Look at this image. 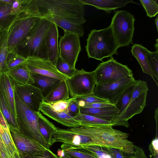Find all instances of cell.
<instances>
[{"instance_id": "32", "label": "cell", "mask_w": 158, "mask_h": 158, "mask_svg": "<svg viewBox=\"0 0 158 158\" xmlns=\"http://www.w3.org/2000/svg\"><path fill=\"white\" fill-rule=\"evenodd\" d=\"M135 83L136 80L129 85L114 104L119 111V115L123 111L128 104L135 88Z\"/></svg>"}, {"instance_id": "2", "label": "cell", "mask_w": 158, "mask_h": 158, "mask_svg": "<svg viewBox=\"0 0 158 158\" xmlns=\"http://www.w3.org/2000/svg\"><path fill=\"white\" fill-rule=\"evenodd\" d=\"M41 19L35 0H26L8 28V52L15 50Z\"/></svg>"}, {"instance_id": "34", "label": "cell", "mask_w": 158, "mask_h": 158, "mask_svg": "<svg viewBox=\"0 0 158 158\" xmlns=\"http://www.w3.org/2000/svg\"><path fill=\"white\" fill-rule=\"evenodd\" d=\"M55 65L60 72L68 77H71L77 70L70 66L60 55L56 59Z\"/></svg>"}, {"instance_id": "44", "label": "cell", "mask_w": 158, "mask_h": 158, "mask_svg": "<svg viewBox=\"0 0 158 158\" xmlns=\"http://www.w3.org/2000/svg\"><path fill=\"white\" fill-rule=\"evenodd\" d=\"M114 105L109 102H98L89 104H86L83 105L82 107L93 108H101L112 106Z\"/></svg>"}, {"instance_id": "35", "label": "cell", "mask_w": 158, "mask_h": 158, "mask_svg": "<svg viewBox=\"0 0 158 158\" xmlns=\"http://www.w3.org/2000/svg\"><path fill=\"white\" fill-rule=\"evenodd\" d=\"M150 69L155 78L158 81V50L149 51L146 55Z\"/></svg>"}, {"instance_id": "8", "label": "cell", "mask_w": 158, "mask_h": 158, "mask_svg": "<svg viewBox=\"0 0 158 158\" xmlns=\"http://www.w3.org/2000/svg\"><path fill=\"white\" fill-rule=\"evenodd\" d=\"M135 20L134 15L127 11H115L110 26L118 48L132 43Z\"/></svg>"}, {"instance_id": "22", "label": "cell", "mask_w": 158, "mask_h": 158, "mask_svg": "<svg viewBox=\"0 0 158 158\" xmlns=\"http://www.w3.org/2000/svg\"><path fill=\"white\" fill-rule=\"evenodd\" d=\"M0 85L9 106L16 118L15 96V84L6 73H3L0 74Z\"/></svg>"}, {"instance_id": "13", "label": "cell", "mask_w": 158, "mask_h": 158, "mask_svg": "<svg viewBox=\"0 0 158 158\" xmlns=\"http://www.w3.org/2000/svg\"><path fill=\"white\" fill-rule=\"evenodd\" d=\"M9 130L19 154L35 156L45 155L47 149L39 143L22 134L16 129L9 127Z\"/></svg>"}, {"instance_id": "24", "label": "cell", "mask_w": 158, "mask_h": 158, "mask_svg": "<svg viewBox=\"0 0 158 158\" xmlns=\"http://www.w3.org/2000/svg\"><path fill=\"white\" fill-rule=\"evenodd\" d=\"M31 74L35 81L32 85L40 89L44 98L61 81L37 73Z\"/></svg>"}, {"instance_id": "11", "label": "cell", "mask_w": 158, "mask_h": 158, "mask_svg": "<svg viewBox=\"0 0 158 158\" xmlns=\"http://www.w3.org/2000/svg\"><path fill=\"white\" fill-rule=\"evenodd\" d=\"M135 80L133 76H131L113 83L97 84L92 94L114 105L128 86Z\"/></svg>"}, {"instance_id": "36", "label": "cell", "mask_w": 158, "mask_h": 158, "mask_svg": "<svg viewBox=\"0 0 158 158\" xmlns=\"http://www.w3.org/2000/svg\"><path fill=\"white\" fill-rule=\"evenodd\" d=\"M144 8L147 15L150 18L155 17L158 13V5L157 0H140Z\"/></svg>"}, {"instance_id": "17", "label": "cell", "mask_w": 158, "mask_h": 158, "mask_svg": "<svg viewBox=\"0 0 158 158\" xmlns=\"http://www.w3.org/2000/svg\"><path fill=\"white\" fill-rule=\"evenodd\" d=\"M58 37V26L52 23L47 34L46 43L48 60L55 65L57 58L60 55Z\"/></svg>"}, {"instance_id": "50", "label": "cell", "mask_w": 158, "mask_h": 158, "mask_svg": "<svg viewBox=\"0 0 158 158\" xmlns=\"http://www.w3.org/2000/svg\"><path fill=\"white\" fill-rule=\"evenodd\" d=\"M59 158H77L75 157H74L71 156H66L64 157H59Z\"/></svg>"}, {"instance_id": "37", "label": "cell", "mask_w": 158, "mask_h": 158, "mask_svg": "<svg viewBox=\"0 0 158 158\" xmlns=\"http://www.w3.org/2000/svg\"><path fill=\"white\" fill-rule=\"evenodd\" d=\"M73 98L77 102L80 107H82L86 104L108 102L105 100L94 95L92 94L77 96Z\"/></svg>"}, {"instance_id": "33", "label": "cell", "mask_w": 158, "mask_h": 158, "mask_svg": "<svg viewBox=\"0 0 158 158\" xmlns=\"http://www.w3.org/2000/svg\"><path fill=\"white\" fill-rule=\"evenodd\" d=\"M27 58L17 53L15 50L8 52L6 60L5 73L9 70L25 63Z\"/></svg>"}, {"instance_id": "18", "label": "cell", "mask_w": 158, "mask_h": 158, "mask_svg": "<svg viewBox=\"0 0 158 158\" xmlns=\"http://www.w3.org/2000/svg\"><path fill=\"white\" fill-rule=\"evenodd\" d=\"M119 110L114 105L101 108L80 107L81 114L93 116L111 123L119 115Z\"/></svg>"}, {"instance_id": "47", "label": "cell", "mask_w": 158, "mask_h": 158, "mask_svg": "<svg viewBox=\"0 0 158 158\" xmlns=\"http://www.w3.org/2000/svg\"><path fill=\"white\" fill-rule=\"evenodd\" d=\"M57 155L60 157H63L66 156L64 151L60 149H59L58 150Z\"/></svg>"}, {"instance_id": "23", "label": "cell", "mask_w": 158, "mask_h": 158, "mask_svg": "<svg viewBox=\"0 0 158 158\" xmlns=\"http://www.w3.org/2000/svg\"><path fill=\"white\" fill-rule=\"evenodd\" d=\"M149 51L142 45L137 44H134L132 46L131 50L132 56L137 60L143 73L151 76L158 86V82L155 78L148 65L146 55Z\"/></svg>"}, {"instance_id": "40", "label": "cell", "mask_w": 158, "mask_h": 158, "mask_svg": "<svg viewBox=\"0 0 158 158\" xmlns=\"http://www.w3.org/2000/svg\"><path fill=\"white\" fill-rule=\"evenodd\" d=\"M133 152L131 154L125 155V158H148L143 149L134 144Z\"/></svg>"}, {"instance_id": "28", "label": "cell", "mask_w": 158, "mask_h": 158, "mask_svg": "<svg viewBox=\"0 0 158 158\" xmlns=\"http://www.w3.org/2000/svg\"><path fill=\"white\" fill-rule=\"evenodd\" d=\"M12 3H7L3 0H0V24L2 29L8 28L18 12L15 11L12 8Z\"/></svg>"}, {"instance_id": "15", "label": "cell", "mask_w": 158, "mask_h": 158, "mask_svg": "<svg viewBox=\"0 0 158 158\" xmlns=\"http://www.w3.org/2000/svg\"><path fill=\"white\" fill-rule=\"evenodd\" d=\"M26 63L31 73L52 77L60 81H65L69 78L60 72L55 65L48 60L30 56L27 58Z\"/></svg>"}, {"instance_id": "25", "label": "cell", "mask_w": 158, "mask_h": 158, "mask_svg": "<svg viewBox=\"0 0 158 158\" xmlns=\"http://www.w3.org/2000/svg\"><path fill=\"white\" fill-rule=\"evenodd\" d=\"M69 98V94L66 82L65 80L60 82L44 98V102L51 104L64 101Z\"/></svg>"}, {"instance_id": "46", "label": "cell", "mask_w": 158, "mask_h": 158, "mask_svg": "<svg viewBox=\"0 0 158 158\" xmlns=\"http://www.w3.org/2000/svg\"><path fill=\"white\" fill-rule=\"evenodd\" d=\"M0 125L4 127H9L0 109Z\"/></svg>"}, {"instance_id": "9", "label": "cell", "mask_w": 158, "mask_h": 158, "mask_svg": "<svg viewBox=\"0 0 158 158\" xmlns=\"http://www.w3.org/2000/svg\"><path fill=\"white\" fill-rule=\"evenodd\" d=\"M93 72L96 85L113 83L133 75L127 65L119 63L112 56L99 64Z\"/></svg>"}, {"instance_id": "48", "label": "cell", "mask_w": 158, "mask_h": 158, "mask_svg": "<svg viewBox=\"0 0 158 158\" xmlns=\"http://www.w3.org/2000/svg\"><path fill=\"white\" fill-rule=\"evenodd\" d=\"M155 23L157 32L158 31V16H157L155 19Z\"/></svg>"}, {"instance_id": "4", "label": "cell", "mask_w": 158, "mask_h": 158, "mask_svg": "<svg viewBox=\"0 0 158 158\" xmlns=\"http://www.w3.org/2000/svg\"><path fill=\"white\" fill-rule=\"evenodd\" d=\"M86 41L85 47L89 58L102 61L105 58L118 54L119 48L110 25L103 29L91 30Z\"/></svg>"}, {"instance_id": "7", "label": "cell", "mask_w": 158, "mask_h": 158, "mask_svg": "<svg viewBox=\"0 0 158 158\" xmlns=\"http://www.w3.org/2000/svg\"><path fill=\"white\" fill-rule=\"evenodd\" d=\"M148 88L147 81L139 80L136 83L131 98L127 106L112 123L113 126H122L128 128V120L142 112L146 106Z\"/></svg>"}, {"instance_id": "29", "label": "cell", "mask_w": 158, "mask_h": 158, "mask_svg": "<svg viewBox=\"0 0 158 158\" xmlns=\"http://www.w3.org/2000/svg\"><path fill=\"white\" fill-rule=\"evenodd\" d=\"M0 109L9 127L18 130L16 118L13 114L0 85Z\"/></svg>"}, {"instance_id": "10", "label": "cell", "mask_w": 158, "mask_h": 158, "mask_svg": "<svg viewBox=\"0 0 158 158\" xmlns=\"http://www.w3.org/2000/svg\"><path fill=\"white\" fill-rule=\"evenodd\" d=\"M65 81L71 98L92 94L96 85L94 72H87L83 69H77Z\"/></svg>"}, {"instance_id": "45", "label": "cell", "mask_w": 158, "mask_h": 158, "mask_svg": "<svg viewBox=\"0 0 158 158\" xmlns=\"http://www.w3.org/2000/svg\"><path fill=\"white\" fill-rule=\"evenodd\" d=\"M0 154L1 158H10L0 135Z\"/></svg>"}, {"instance_id": "14", "label": "cell", "mask_w": 158, "mask_h": 158, "mask_svg": "<svg viewBox=\"0 0 158 158\" xmlns=\"http://www.w3.org/2000/svg\"><path fill=\"white\" fill-rule=\"evenodd\" d=\"M15 91L20 100L30 109L38 112L44 101V97L40 89L32 85H16Z\"/></svg>"}, {"instance_id": "19", "label": "cell", "mask_w": 158, "mask_h": 158, "mask_svg": "<svg viewBox=\"0 0 158 158\" xmlns=\"http://www.w3.org/2000/svg\"><path fill=\"white\" fill-rule=\"evenodd\" d=\"M84 5H89L107 13L118 8L125 7L130 3L139 4L132 0H79Z\"/></svg>"}, {"instance_id": "21", "label": "cell", "mask_w": 158, "mask_h": 158, "mask_svg": "<svg viewBox=\"0 0 158 158\" xmlns=\"http://www.w3.org/2000/svg\"><path fill=\"white\" fill-rule=\"evenodd\" d=\"M38 123L40 132L48 143L51 146L56 142L57 127L40 111L37 112Z\"/></svg>"}, {"instance_id": "26", "label": "cell", "mask_w": 158, "mask_h": 158, "mask_svg": "<svg viewBox=\"0 0 158 158\" xmlns=\"http://www.w3.org/2000/svg\"><path fill=\"white\" fill-rule=\"evenodd\" d=\"M66 155L77 158H98L81 146L63 143L61 146Z\"/></svg>"}, {"instance_id": "52", "label": "cell", "mask_w": 158, "mask_h": 158, "mask_svg": "<svg viewBox=\"0 0 158 158\" xmlns=\"http://www.w3.org/2000/svg\"><path fill=\"white\" fill-rule=\"evenodd\" d=\"M0 158H1V157L0 154Z\"/></svg>"}, {"instance_id": "41", "label": "cell", "mask_w": 158, "mask_h": 158, "mask_svg": "<svg viewBox=\"0 0 158 158\" xmlns=\"http://www.w3.org/2000/svg\"><path fill=\"white\" fill-rule=\"evenodd\" d=\"M20 158H59L50 149H47L45 155L41 156H28L19 154Z\"/></svg>"}, {"instance_id": "49", "label": "cell", "mask_w": 158, "mask_h": 158, "mask_svg": "<svg viewBox=\"0 0 158 158\" xmlns=\"http://www.w3.org/2000/svg\"><path fill=\"white\" fill-rule=\"evenodd\" d=\"M154 47L156 50H158V39H156V43L155 44Z\"/></svg>"}, {"instance_id": "20", "label": "cell", "mask_w": 158, "mask_h": 158, "mask_svg": "<svg viewBox=\"0 0 158 158\" xmlns=\"http://www.w3.org/2000/svg\"><path fill=\"white\" fill-rule=\"evenodd\" d=\"M6 73L16 85H32L35 82L31 73L26 62L12 68Z\"/></svg>"}, {"instance_id": "42", "label": "cell", "mask_w": 158, "mask_h": 158, "mask_svg": "<svg viewBox=\"0 0 158 158\" xmlns=\"http://www.w3.org/2000/svg\"><path fill=\"white\" fill-rule=\"evenodd\" d=\"M158 140L157 137L153 139L149 146V149L154 158H158Z\"/></svg>"}, {"instance_id": "38", "label": "cell", "mask_w": 158, "mask_h": 158, "mask_svg": "<svg viewBox=\"0 0 158 158\" xmlns=\"http://www.w3.org/2000/svg\"><path fill=\"white\" fill-rule=\"evenodd\" d=\"M68 110L69 114L73 117L80 113V106L73 98H71V99L69 103Z\"/></svg>"}, {"instance_id": "51", "label": "cell", "mask_w": 158, "mask_h": 158, "mask_svg": "<svg viewBox=\"0 0 158 158\" xmlns=\"http://www.w3.org/2000/svg\"><path fill=\"white\" fill-rule=\"evenodd\" d=\"M3 28V27L0 24V31L2 30V29Z\"/></svg>"}, {"instance_id": "39", "label": "cell", "mask_w": 158, "mask_h": 158, "mask_svg": "<svg viewBox=\"0 0 158 158\" xmlns=\"http://www.w3.org/2000/svg\"><path fill=\"white\" fill-rule=\"evenodd\" d=\"M71 98L64 101H61L50 104L55 110L59 112H68V106Z\"/></svg>"}, {"instance_id": "1", "label": "cell", "mask_w": 158, "mask_h": 158, "mask_svg": "<svg viewBox=\"0 0 158 158\" xmlns=\"http://www.w3.org/2000/svg\"><path fill=\"white\" fill-rule=\"evenodd\" d=\"M41 18L79 37L84 34L85 9L79 0H35Z\"/></svg>"}, {"instance_id": "12", "label": "cell", "mask_w": 158, "mask_h": 158, "mask_svg": "<svg viewBox=\"0 0 158 158\" xmlns=\"http://www.w3.org/2000/svg\"><path fill=\"white\" fill-rule=\"evenodd\" d=\"M79 38L75 34L64 31L59 40L60 56L74 69H76V64L81 50Z\"/></svg>"}, {"instance_id": "5", "label": "cell", "mask_w": 158, "mask_h": 158, "mask_svg": "<svg viewBox=\"0 0 158 158\" xmlns=\"http://www.w3.org/2000/svg\"><path fill=\"white\" fill-rule=\"evenodd\" d=\"M16 120L18 131L22 134L39 143L47 149L51 147L41 135L38 126V113L27 106L15 91Z\"/></svg>"}, {"instance_id": "16", "label": "cell", "mask_w": 158, "mask_h": 158, "mask_svg": "<svg viewBox=\"0 0 158 158\" xmlns=\"http://www.w3.org/2000/svg\"><path fill=\"white\" fill-rule=\"evenodd\" d=\"M40 111L49 118L62 125L70 127L81 126L80 123L66 112H59L55 110L50 104L43 101Z\"/></svg>"}, {"instance_id": "6", "label": "cell", "mask_w": 158, "mask_h": 158, "mask_svg": "<svg viewBox=\"0 0 158 158\" xmlns=\"http://www.w3.org/2000/svg\"><path fill=\"white\" fill-rule=\"evenodd\" d=\"M88 128L91 137L97 145L116 148L126 154L133 152L134 144L128 139V134L111 126Z\"/></svg>"}, {"instance_id": "31", "label": "cell", "mask_w": 158, "mask_h": 158, "mask_svg": "<svg viewBox=\"0 0 158 158\" xmlns=\"http://www.w3.org/2000/svg\"><path fill=\"white\" fill-rule=\"evenodd\" d=\"M8 28L0 31V74L5 73L6 58L8 52Z\"/></svg>"}, {"instance_id": "27", "label": "cell", "mask_w": 158, "mask_h": 158, "mask_svg": "<svg viewBox=\"0 0 158 158\" xmlns=\"http://www.w3.org/2000/svg\"><path fill=\"white\" fill-rule=\"evenodd\" d=\"M74 118L78 121L81 126L90 127H98L113 126L110 122L99 118L81 114L80 113Z\"/></svg>"}, {"instance_id": "43", "label": "cell", "mask_w": 158, "mask_h": 158, "mask_svg": "<svg viewBox=\"0 0 158 158\" xmlns=\"http://www.w3.org/2000/svg\"><path fill=\"white\" fill-rule=\"evenodd\" d=\"M106 148L111 158H125L124 153L121 150L114 148Z\"/></svg>"}, {"instance_id": "30", "label": "cell", "mask_w": 158, "mask_h": 158, "mask_svg": "<svg viewBox=\"0 0 158 158\" xmlns=\"http://www.w3.org/2000/svg\"><path fill=\"white\" fill-rule=\"evenodd\" d=\"M0 135L10 158H20L11 135L9 127L0 125Z\"/></svg>"}, {"instance_id": "3", "label": "cell", "mask_w": 158, "mask_h": 158, "mask_svg": "<svg viewBox=\"0 0 158 158\" xmlns=\"http://www.w3.org/2000/svg\"><path fill=\"white\" fill-rule=\"evenodd\" d=\"M52 22L41 18L15 50L21 56L48 60L46 45V37Z\"/></svg>"}]
</instances>
